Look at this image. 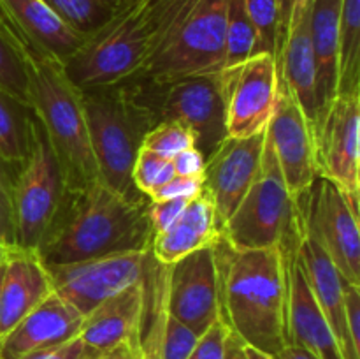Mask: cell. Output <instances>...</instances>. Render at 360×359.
Masks as SVG:
<instances>
[{"mask_svg": "<svg viewBox=\"0 0 360 359\" xmlns=\"http://www.w3.org/2000/svg\"><path fill=\"white\" fill-rule=\"evenodd\" d=\"M148 206V197L122 196L101 178L83 189L65 190L35 252L46 267L148 252L153 241Z\"/></svg>", "mask_w": 360, "mask_h": 359, "instance_id": "cell-1", "label": "cell"}, {"mask_svg": "<svg viewBox=\"0 0 360 359\" xmlns=\"http://www.w3.org/2000/svg\"><path fill=\"white\" fill-rule=\"evenodd\" d=\"M214 253L220 320L245 345L278 355L292 344L283 248L238 250L218 236Z\"/></svg>", "mask_w": 360, "mask_h": 359, "instance_id": "cell-2", "label": "cell"}, {"mask_svg": "<svg viewBox=\"0 0 360 359\" xmlns=\"http://www.w3.org/2000/svg\"><path fill=\"white\" fill-rule=\"evenodd\" d=\"M190 0H132L88 35L63 63L77 90L109 87L139 76Z\"/></svg>", "mask_w": 360, "mask_h": 359, "instance_id": "cell-3", "label": "cell"}, {"mask_svg": "<svg viewBox=\"0 0 360 359\" xmlns=\"http://www.w3.org/2000/svg\"><path fill=\"white\" fill-rule=\"evenodd\" d=\"M30 104L58 158L67 190H77L98 178L88 134L81 90L67 76L63 63L27 48Z\"/></svg>", "mask_w": 360, "mask_h": 359, "instance_id": "cell-4", "label": "cell"}, {"mask_svg": "<svg viewBox=\"0 0 360 359\" xmlns=\"http://www.w3.org/2000/svg\"><path fill=\"white\" fill-rule=\"evenodd\" d=\"M91 151L98 178L127 197H146L132 182V169L148 130L155 122L136 101L129 84L81 90Z\"/></svg>", "mask_w": 360, "mask_h": 359, "instance_id": "cell-5", "label": "cell"}, {"mask_svg": "<svg viewBox=\"0 0 360 359\" xmlns=\"http://www.w3.org/2000/svg\"><path fill=\"white\" fill-rule=\"evenodd\" d=\"M125 83L136 101L150 113L155 125L172 120L188 127L204 158L227 139L220 70L164 81L132 77Z\"/></svg>", "mask_w": 360, "mask_h": 359, "instance_id": "cell-6", "label": "cell"}, {"mask_svg": "<svg viewBox=\"0 0 360 359\" xmlns=\"http://www.w3.org/2000/svg\"><path fill=\"white\" fill-rule=\"evenodd\" d=\"M304 229L299 201L285 185L276 155L266 137L260 169L220 236L238 250L281 246Z\"/></svg>", "mask_w": 360, "mask_h": 359, "instance_id": "cell-7", "label": "cell"}, {"mask_svg": "<svg viewBox=\"0 0 360 359\" xmlns=\"http://www.w3.org/2000/svg\"><path fill=\"white\" fill-rule=\"evenodd\" d=\"M225 16L227 0H190L136 77L164 81L224 69Z\"/></svg>", "mask_w": 360, "mask_h": 359, "instance_id": "cell-8", "label": "cell"}, {"mask_svg": "<svg viewBox=\"0 0 360 359\" xmlns=\"http://www.w3.org/2000/svg\"><path fill=\"white\" fill-rule=\"evenodd\" d=\"M65 180L58 158L39 120H32L30 150L13 189L16 246L37 250L65 196Z\"/></svg>", "mask_w": 360, "mask_h": 359, "instance_id": "cell-9", "label": "cell"}, {"mask_svg": "<svg viewBox=\"0 0 360 359\" xmlns=\"http://www.w3.org/2000/svg\"><path fill=\"white\" fill-rule=\"evenodd\" d=\"M316 175L330 180L354 211L360 204V92L338 94L311 125Z\"/></svg>", "mask_w": 360, "mask_h": 359, "instance_id": "cell-10", "label": "cell"}, {"mask_svg": "<svg viewBox=\"0 0 360 359\" xmlns=\"http://www.w3.org/2000/svg\"><path fill=\"white\" fill-rule=\"evenodd\" d=\"M297 201L306 232L320 243L345 280L360 285L359 213L345 194L330 180L316 176Z\"/></svg>", "mask_w": 360, "mask_h": 359, "instance_id": "cell-11", "label": "cell"}, {"mask_svg": "<svg viewBox=\"0 0 360 359\" xmlns=\"http://www.w3.org/2000/svg\"><path fill=\"white\" fill-rule=\"evenodd\" d=\"M153 263L155 257L148 250L49 266L48 273L53 291L84 317L111 296L141 284Z\"/></svg>", "mask_w": 360, "mask_h": 359, "instance_id": "cell-12", "label": "cell"}, {"mask_svg": "<svg viewBox=\"0 0 360 359\" xmlns=\"http://www.w3.org/2000/svg\"><path fill=\"white\" fill-rule=\"evenodd\" d=\"M227 137L255 136L269 125L280 97V73L273 55H252L220 70Z\"/></svg>", "mask_w": 360, "mask_h": 359, "instance_id": "cell-13", "label": "cell"}, {"mask_svg": "<svg viewBox=\"0 0 360 359\" xmlns=\"http://www.w3.org/2000/svg\"><path fill=\"white\" fill-rule=\"evenodd\" d=\"M162 308L199 336L220 319L214 243L164 266Z\"/></svg>", "mask_w": 360, "mask_h": 359, "instance_id": "cell-14", "label": "cell"}, {"mask_svg": "<svg viewBox=\"0 0 360 359\" xmlns=\"http://www.w3.org/2000/svg\"><path fill=\"white\" fill-rule=\"evenodd\" d=\"M266 146V130L255 136L227 137L206 158L202 180L217 215L218 229L234 215L239 203L252 187L262 162Z\"/></svg>", "mask_w": 360, "mask_h": 359, "instance_id": "cell-15", "label": "cell"}, {"mask_svg": "<svg viewBox=\"0 0 360 359\" xmlns=\"http://www.w3.org/2000/svg\"><path fill=\"white\" fill-rule=\"evenodd\" d=\"M266 137L276 155L285 185L294 199L304 196L316 180L311 122L280 81L276 109L266 129Z\"/></svg>", "mask_w": 360, "mask_h": 359, "instance_id": "cell-16", "label": "cell"}, {"mask_svg": "<svg viewBox=\"0 0 360 359\" xmlns=\"http://www.w3.org/2000/svg\"><path fill=\"white\" fill-rule=\"evenodd\" d=\"M299 234L281 245L287 260L288 278V327H290L292 344L308 348L319 359H345L338 345L336 336L313 296L311 287L306 278L304 266L299 256Z\"/></svg>", "mask_w": 360, "mask_h": 359, "instance_id": "cell-17", "label": "cell"}, {"mask_svg": "<svg viewBox=\"0 0 360 359\" xmlns=\"http://www.w3.org/2000/svg\"><path fill=\"white\" fill-rule=\"evenodd\" d=\"M158 263L155 260L150 273L141 284L130 285L125 291L111 296L84 315L77 336L98 352L109 351L123 341L141 340L148 305H150L151 280Z\"/></svg>", "mask_w": 360, "mask_h": 359, "instance_id": "cell-18", "label": "cell"}, {"mask_svg": "<svg viewBox=\"0 0 360 359\" xmlns=\"http://www.w3.org/2000/svg\"><path fill=\"white\" fill-rule=\"evenodd\" d=\"M7 23L23 46L65 63L86 41L70 28L46 0H0Z\"/></svg>", "mask_w": 360, "mask_h": 359, "instance_id": "cell-19", "label": "cell"}, {"mask_svg": "<svg viewBox=\"0 0 360 359\" xmlns=\"http://www.w3.org/2000/svg\"><path fill=\"white\" fill-rule=\"evenodd\" d=\"M84 317L55 291L0 338V359H18L79 334Z\"/></svg>", "mask_w": 360, "mask_h": 359, "instance_id": "cell-20", "label": "cell"}, {"mask_svg": "<svg viewBox=\"0 0 360 359\" xmlns=\"http://www.w3.org/2000/svg\"><path fill=\"white\" fill-rule=\"evenodd\" d=\"M53 292L48 267L35 250L14 246L7 253L0 287V338Z\"/></svg>", "mask_w": 360, "mask_h": 359, "instance_id": "cell-21", "label": "cell"}, {"mask_svg": "<svg viewBox=\"0 0 360 359\" xmlns=\"http://www.w3.org/2000/svg\"><path fill=\"white\" fill-rule=\"evenodd\" d=\"M299 256L304 266L306 278L311 287L313 296L319 301L338 345L345 359H360V354L355 351L350 340L347 327V315H345V285L347 280L341 277L338 267L329 259L320 243L309 232H302L299 243Z\"/></svg>", "mask_w": 360, "mask_h": 359, "instance_id": "cell-22", "label": "cell"}, {"mask_svg": "<svg viewBox=\"0 0 360 359\" xmlns=\"http://www.w3.org/2000/svg\"><path fill=\"white\" fill-rule=\"evenodd\" d=\"M220 236L213 201L206 190L188 201L181 217L169 229L153 236L151 256L164 266L178 263L195 250L213 245Z\"/></svg>", "mask_w": 360, "mask_h": 359, "instance_id": "cell-23", "label": "cell"}, {"mask_svg": "<svg viewBox=\"0 0 360 359\" xmlns=\"http://www.w3.org/2000/svg\"><path fill=\"white\" fill-rule=\"evenodd\" d=\"M276 62L281 84L287 88L288 94L294 97L313 125L319 116V99H316L315 56H313L311 34H309V11L283 39Z\"/></svg>", "mask_w": 360, "mask_h": 359, "instance_id": "cell-24", "label": "cell"}, {"mask_svg": "<svg viewBox=\"0 0 360 359\" xmlns=\"http://www.w3.org/2000/svg\"><path fill=\"white\" fill-rule=\"evenodd\" d=\"M341 2L343 0H313L309 9V34L316 67L319 113L338 94Z\"/></svg>", "mask_w": 360, "mask_h": 359, "instance_id": "cell-25", "label": "cell"}, {"mask_svg": "<svg viewBox=\"0 0 360 359\" xmlns=\"http://www.w3.org/2000/svg\"><path fill=\"white\" fill-rule=\"evenodd\" d=\"M354 92H360V0H343L340 16L338 94Z\"/></svg>", "mask_w": 360, "mask_h": 359, "instance_id": "cell-26", "label": "cell"}, {"mask_svg": "<svg viewBox=\"0 0 360 359\" xmlns=\"http://www.w3.org/2000/svg\"><path fill=\"white\" fill-rule=\"evenodd\" d=\"M34 111L27 104L0 90V155L21 165L30 150Z\"/></svg>", "mask_w": 360, "mask_h": 359, "instance_id": "cell-27", "label": "cell"}, {"mask_svg": "<svg viewBox=\"0 0 360 359\" xmlns=\"http://www.w3.org/2000/svg\"><path fill=\"white\" fill-rule=\"evenodd\" d=\"M0 90L30 104V77L23 42L11 28L0 27Z\"/></svg>", "mask_w": 360, "mask_h": 359, "instance_id": "cell-28", "label": "cell"}, {"mask_svg": "<svg viewBox=\"0 0 360 359\" xmlns=\"http://www.w3.org/2000/svg\"><path fill=\"white\" fill-rule=\"evenodd\" d=\"M46 4L84 37L104 27L118 11L111 0H46Z\"/></svg>", "mask_w": 360, "mask_h": 359, "instance_id": "cell-29", "label": "cell"}, {"mask_svg": "<svg viewBox=\"0 0 360 359\" xmlns=\"http://www.w3.org/2000/svg\"><path fill=\"white\" fill-rule=\"evenodd\" d=\"M255 30L246 11L245 0H227L225 16V67H234L253 55Z\"/></svg>", "mask_w": 360, "mask_h": 359, "instance_id": "cell-30", "label": "cell"}, {"mask_svg": "<svg viewBox=\"0 0 360 359\" xmlns=\"http://www.w3.org/2000/svg\"><path fill=\"white\" fill-rule=\"evenodd\" d=\"M246 11L255 30L253 55L278 56L280 49V20L276 0H245Z\"/></svg>", "mask_w": 360, "mask_h": 359, "instance_id": "cell-31", "label": "cell"}, {"mask_svg": "<svg viewBox=\"0 0 360 359\" xmlns=\"http://www.w3.org/2000/svg\"><path fill=\"white\" fill-rule=\"evenodd\" d=\"M199 338V334L181 320L162 312L160 329L155 340L151 359H188Z\"/></svg>", "mask_w": 360, "mask_h": 359, "instance_id": "cell-32", "label": "cell"}, {"mask_svg": "<svg viewBox=\"0 0 360 359\" xmlns=\"http://www.w3.org/2000/svg\"><path fill=\"white\" fill-rule=\"evenodd\" d=\"M193 146H195V136L188 127L172 122V120H164V122L157 123L153 129L148 130L141 148H146V150L155 151L157 155L172 160L176 155Z\"/></svg>", "mask_w": 360, "mask_h": 359, "instance_id": "cell-33", "label": "cell"}, {"mask_svg": "<svg viewBox=\"0 0 360 359\" xmlns=\"http://www.w3.org/2000/svg\"><path fill=\"white\" fill-rule=\"evenodd\" d=\"M176 176L174 168H172L171 158H165L162 155H157L155 151L141 148L137 153L136 162L132 169V182L136 189L143 196H150L153 190L167 183Z\"/></svg>", "mask_w": 360, "mask_h": 359, "instance_id": "cell-34", "label": "cell"}, {"mask_svg": "<svg viewBox=\"0 0 360 359\" xmlns=\"http://www.w3.org/2000/svg\"><path fill=\"white\" fill-rule=\"evenodd\" d=\"M229 334H231V329L227 327V324L218 319L206 333L200 334L188 359H225Z\"/></svg>", "mask_w": 360, "mask_h": 359, "instance_id": "cell-35", "label": "cell"}, {"mask_svg": "<svg viewBox=\"0 0 360 359\" xmlns=\"http://www.w3.org/2000/svg\"><path fill=\"white\" fill-rule=\"evenodd\" d=\"M98 354L101 352L88 347L79 336H76L63 344L53 345V347L32 351L18 359H95Z\"/></svg>", "mask_w": 360, "mask_h": 359, "instance_id": "cell-36", "label": "cell"}, {"mask_svg": "<svg viewBox=\"0 0 360 359\" xmlns=\"http://www.w3.org/2000/svg\"><path fill=\"white\" fill-rule=\"evenodd\" d=\"M188 201L190 199H186V197H178V199H165V201H150L148 215H150L153 236L160 234V232H164L165 229L171 227V225L181 217V213L185 211Z\"/></svg>", "mask_w": 360, "mask_h": 359, "instance_id": "cell-37", "label": "cell"}, {"mask_svg": "<svg viewBox=\"0 0 360 359\" xmlns=\"http://www.w3.org/2000/svg\"><path fill=\"white\" fill-rule=\"evenodd\" d=\"M202 190H204L202 176H195V178L174 176V178L169 180L167 183H164V185L158 187L157 190H153V192L148 196V199L165 201V199H178V197L192 199V197L199 196Z\"/></svg>", "mask_w": 360, "mask_h": 359, "instance_id": "cell-38", "label": "cell"}, {"mask_svg": "<svg viewBox=\"0 0 360 359\" xmlns=\"http://www.w3.org/2000/svg\"><path fill=\"white\" fill-rule=\"evenodd\" d=\"M311 2L313 0H276L278 20H280V46L288 35V32L304 18V14L311 7Z\"/></svg>", "mask_w": 360, "mask_h": 359, "instance_id": "cell-39", "label": "cell"}, {"mask_svg": "<svg viewBox=\"0 0 360 359\" xmlns=\"http://www.w3.org/2000/svg\"><path fill=\"white\" fill-rule=\"evenodd\" d=\"M345 315L350 340L360 354V285L350 282L345 285Z\"/></svg>", "mask_w": 360, "mask_h": 359, "instance_id": "cell-40", "label": "cell"}, {"mask_svg": "<svg viewBox=\"0 0 360 359\" xmlns=\"http://www.w3.org/2000/svg\"><path fill=\"white\" fill-rule=\"evenodd\" d=\"M0 245L7 248L16 246V225H14L13 199L4 189H0Z\"/></svg>", "mask_w": 360, "mask_h": 359, "instance_id": "cell-41", "label": "cell"}, {"mask_svg": "<svg viewBox=\"0 0 360 359\" xmlns=\"http://www.w3.org/2000/svg\"><path fill=\"white\" fill-rule=\"evenodd\" d=\"M204 165H206V158L195 146L181 151L172 158V168H174L176 176H185V178L202 176Z\"/></svg>", "mask_w": 360, "mask_h": 359, "instance_id": "cell-42", "label": "cell"}, {"mask_svg": "<svg viewBox=\"0 0 360 359\" xmlns=\"http://www.w3.org/2000/svg\"><path fill=\"white\" fill-rule=\"evenodd\" d=\"M95 359H144L141 340L123 341V344L116 345L109 351L101 352Z\"/></svg>", "mask_w": 360, "mask_h": 359, "instance_id": "cell-43", "label": "cell"}, {"mask_svg": "<svg viewBox=\"0 0 360 359\" xmlns=\"http://www.w3.org/2000/svg\"><path fill=\"white\" fill-rule=\"evenodd\" d=\"M21 165L13 164V162L6 160V158L0 155V189L6 190L9 196H13L14 182L18 178V172H20Z\"/></svg>", "mask_w": 360, "mask_h": 359, "instance_id": "cell-44", "label": "cell"}, {"mask_svg": "<svg viewBox=\"0 0 360 359\" xmlns=\"http://www.w3.org/2000/svg\"><path fill=\"white\" fill-rule=\"evenodd\" d=\"M276 359H319L315 354L308 351L304 347H299V345L290 344L288 347H285L283 351L278 355H274Z\"/></svg>", "mask_w": 360, "mask_h": 359, "instance_id": "cell-45", "label": "cell"}, {"mask_svg": "<svg viewBox=\"0 0 360 359\" xmlns=\"http://www.w3.org/2000/svg\"><path fill=\"white\" fill-rule=\"evenodd\" d=\"M225 359H248L243 348V341L234 334H229L227 347H225Z\"/></svg>", "mask_w": 360, "mask_h": 359, "instance_id": "cell-46", "label": "cell"}, {"mask_svg": "<svg viewBox=\"0 0 360 359\" xmlns=\"http://www.w3.org/2000/svg\"><path fill=\"white\" fill-rule=\"evenodd\" d=\"M243 348H245V354L248 359H276L274 355L266 354V352H262V351H257V348L248 347V345H245V344H243Z\"/></svg>", "mask_w": 360, "mask_h": 359, "instance_id": "cell-47", "label": "cell"}, {"mask_svg": "<svg viewBox=\"0 0 360 359\" xmlns=\"http://www.w3.org/2000/svg\"><path fill=\"white\" fill-rule=\"evenodd\" d=\"M11 248H7V246H2L0 245V266H2L4 263H6L7 259V253H9Z\"/></svg>", "mask_w": 360, "mask_h": 359, "instance_id": "cell-48", "label": "cell"}, {"mask_svg": "<svg viewBox=\"0 0 360 359\" xmlns=\"http://www.w3.org/2000/svg\"><path fill=\"white\" fill-rule=\"evenodd\" d=\"M0 27H2V28H11V25H9V23H7L6 16H4L2 9H0ZM11 30H13V28H11ZM13 32H14V30H13Z\"/></svg>", "mask_w": 360, "mask_h": 359, "instance_id": "cell-49", "label": "cell"}, {"mask_svg": "<svg viewBox=\"0 0 360 359\" xmlns=\"http://www.w3.org/2000/svg\"><path fill=\"white\" fill-rule=\"evenodd\" d=\"M111 2L115 4V6L118 7V9H120V7L127 6V4H130V2H132V0H111Z\"/></svg>", "mask_w": 360, "mask_h": 359, "instance_id": "cell-50", "label": "cell"}, {"mask_svg": "<svg viewBox=\"0 0 360 359\" xmlns=\"http://www.w3.org/2000/svg\"><path fill=\"white\" fill-rule=\"evenodd\" d=\"M6 264V263H4ZM4 264L2 266H0V287H2V277H4Z\"/></svg>", "mask_w": 360, "mask_h": 359, "instance_id": "cell-51", "label": "cell"}]
</instances>
